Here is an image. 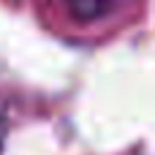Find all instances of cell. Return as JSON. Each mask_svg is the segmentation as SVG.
Returning <instances> with one entry per match:
<instances>
[{"label": "cell", "instance_id": "cell-1", "mask_svg": "<svg viewBox=\"0 0 155 155\" xmlns=\"http://www.w3.org/2000/svg\"><path fill=\"white\" fill-rule=\"evenodd\" d=\"M63 3L76 22H95L114 5V0H63Z\"/></svg>", "mask_w": 155, "mask_h": 155}, {"label": "cell", "instance_id": "cell-2", "mask_svg": "<svg viewBox=\"0 0 155 155\" xmlns=\"http://www.w3.org/2000/svg\"><path fill=\"white\" fill-rule=\"evenodd\" d=\"M5 131H8V123H5V112H3V106H0V150H3V144H5Z\"/></svg>", "mask_w": 155, "mask_h": 155}]
</instances>
